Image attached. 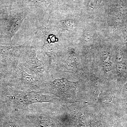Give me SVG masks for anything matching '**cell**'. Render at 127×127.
<instances>
[{"mask_svg":"<svg viewBox=\"0 0 127 127\" xmlns=\"http://www.w3.org/2000/svg\"><path fill=\"white\" fill-rule=\"evenodd\" d=\"M126 88H127V84H126Z\"/></svg>","mask_w":127,"mask_h":127,"instance_id":"cell-6","label":"cell"},{"mask_svg":"<svg viewBox=\"0 0 127 127\" xmlns=\"http://www.w3.org/2000/svg\"><path fill=\"white\" fill-rule=\"evenodd\" d=\"M13 88L23 91H39L41 83L34 75H30L24 70L21 63L17 64L13 75Z\"/></svg>","mask_w":127,"mask_h":127,"instance_id":"cell-3","label":"cell"},{"mask_svg":"<svg viewBox=\"0 0 127 127\" xmlns=\"http://www.w3.org/2000/svg\"><path fill=\"white\" fill-rule=\"evenodd\" d=\"M35 118L37 127H57L51 119L42 114H39Z\"/></svg>","mask_w":127,"mask_h":127,"instance_id":"cell-5","label":"cell"},{"mask_svg":"<svg viewBox=\"0 0 127 127\" xmlns=\"http://www.w3.org/2000/svg\"><path fill=\"white\" fill-rule=\"evenodd\" d=\"M21 58V63L34 73L41 84L51 81L49 67L37 59L35 50L24 54Z\"/></svg>","mask_w":127,"mask_h":127,"instance_id":"cell-4","label":"cell"},{"mask_svg":"<svg viewBox=\"0 0 127 127\" xmlns=\"http://www.w3.org/2000/svg\"><path fill=\"white\" fill-rule=\"evenodd\" d=\"M8 108L16 111H28L31 104L38 103H53L59 101L58 98L41 91H23L10 89L6 95Z\"/></svg>","mask_w":127,"mask_h":127,"instance_id":"cell-1","label":"cell"},{"mask_svg":"<svg viewBox=\"0 0 127 127\" xmlns=\"http://www.w3.org/2000/svg\"><path fill=\"white\" fill-rule=\"evenodd\" d=\"M77 86L76 83L65 78L57 79L41 84L39 91L55 95L66 101H72L76 96Z\"/></svg>","mask_w":127,"mask_h":127,"instance_id":"cell-2","label":"cell"}]
</instances>
